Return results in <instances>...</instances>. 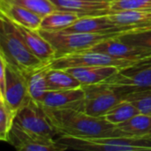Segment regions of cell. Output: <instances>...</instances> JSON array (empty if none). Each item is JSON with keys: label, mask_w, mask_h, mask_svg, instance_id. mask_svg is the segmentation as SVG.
<instances>
[{"label": "cell", "mask_w": 151, "mask_h": 151, "mask_svg": "<svg viewBox=\"0 0 151 151\" xmlns=\"http://www.w3.org/2000/svg\"><path fill=\"white\" fill-rule=\"evenodd\" d=\"M45 111L60 135L78 138L130 137L104 117L91 116L83 111L73 109Z\"/></svg>", "instance_id": "cell-1"}, {"label": "cell", "mask_w": 151, "mask_h": 151, "mask_svg": "<svg viewBox=\"0 0 151 151\" xmlns=\"http://www.w3.org/2000/svg\"><path fill=\"white\" fill-rule=\"evenodd\" d=\"M0 54L9 64L25 73L48 64L31 51L13 22L3 13L0 17Z\"/></svg>", "instance_id": "cell-2"}, {"label": "cell", "mask_w": 151, "mask_h": 151, "mask_svg": "<svg viewBox=\"0 0 151 151\" xmlns=\"http://www.w3.org/2000/svg\"><path fill=\"white\" fill-rule=\"evenodd\" d=\"M58 142L68 150L98 151H151V138L102 137L78 138L59 135Z\"/></svg>", "instance_id": "cell-3"}, {"label": "cell", "mask_w": 151, "mask_h": 151, "mask_svg": "<svg viewBox=\"0 0 151 151\" xmlns=\"http://www.w3.org/2000/svg\"><path fill=\"white\" fill-rule=\"evenodd\" d=\"M43 38H45L55 50V58L90 50L97 43L111 38H115L122 34H89L80 32L56 31L50 32L38 29Z\"/></svg>", "instance_id": "cell-4"}, {"label": "cell", "mask_w": 151, "mask_h": 151, "mask_svg": "<svg viewBox=\"0 0 151 151\" xmlns=\"http://www.w3.org/2000/svg\"><path fill=\"white\" fill-rule=\"evenodd\" d=\"M124 96L128 94L151 88V58L136 65L119 70L104 81Z\"/></svg>", "instance_id": "cell-5"}, {"label": "cell", "mask_w": 151, "mask_h": 151, "mask_svg": "<svg viewBox=\"0 0 151 151\" xmlns=\"http://www.w3.org/2000/svg\"><path fill=\"white\" fill-rule=\"evenodd\" d=\"M139 62L141 61L121 59L103 52L87 50L54 58L50 62V65L56 69H68L78 66H115L124 69Z\"/></svg>", "instance_id": "cell-6"}, {"label": "cell", "mask_w": 151, "mask_h": 151, "mask_svg": "<svg viewBox=\"0 0 151 151\" xmlns=\"http://www.w3.org/2000/svg\"><path fill=\"white\" fill-rule=\"evenodd\" d=\"M14 123L25 131L34 134L52 139L60 135L51 123L43 106L32 98L18 111Z\"/></svg>", "instance_id": "cell-7"}, {"label": "cell", "mask_w": 151, "mask_h": 151, "mask_svg": "<svg viewBox=\"0 0 151 151\" xmlns=\"http://www.w3.org/2000/svg\"><path fill=\"white\" fill-rule=\"evenodd\" d=\"M82 88L85 91L84 111L91 116L104 117L113 106L124 100L121 94L105 82Z\"/></svg>", "instance_id": "cell-8"}, {"label": "cell", "mask_w": 151, "mask_h": 151, "mask_svg": "<svg viewBox=\"0 0 151 151\" xmlns=\"http://www.w3.org/2000/svg\"><path fill=\"white\" fill-rule=\"evenodd\" d=\"M8 143L20 151H64L67 150V147L61 144L58 140L48 138L37 134L28 133L13 124L9 136Z\"/></svg>", "instance_id": "cell-9"}, {"label": "cell", "mask_w": 151, "mask_h": 151, "mask_svg": "<svg viewBox=\"0 0 151 151\" xmlns=\"http://www.w3.org/2000/svg\"><path fill=\"white\" fill-rule=\"evenodd\" d=\"M0 96L4 99L9 107L15 111H18L31 99L28 92L26 73L7 62L5 88Z\"/></svg>", "instance_id": "cell-10"}, {"label": "cell", "mask_w": 151, "mask_h": 151, "mask_svg": "<svg viewBox=\"0 0 151 151\" xmlns=\"http://www.w3.org/2000/svg\"><path fill=\"white\" fill-rule=\"evenodd\" d=\"M133 30H138L133 27H122L117 25L108 15L83 17L67 27L65 32H80L89 34H124Z\"/></svg>", "instance_id": "cell-11"}, {"label": "cell", "mask_w": 151, "mask_h": 151, "mask_svg": "<svg viewBox=\"0 0 151 151\" xmlns=\"http://www.w3.org/2000/svg\"><path fill=\"white\" fill-rule=\"evenodd\" d=\"M93 51H99L111 57L133 61H142L151 58V50L133 46L120 41L118 37L104 40L90 49Z\"/></svg>", "instance_id": "cell-12"}, {"label": "cell", "mask_w": 151, "mask_h": 151, "mask_svg": "<svg viewBox=\"0 0 151 151\" xmlns=\"http://www.w3.org/2000/svg\"><path fill=\"white\" fill-rule=\"evenodd\" d=\"M85 91L81 87L61 90H49L41 104L45 109H73L84 111Z\"/></svg>", "instance_id": "cell-13"}, {"label": "cell", "mask_w": 151, "mask_h": 151, "mask_svg": "<svg viewBox=\"0 0 151 151\" xmlns=\"http://www.w3.org/2000/svg\"><path fill=\"white\" fill-rule=\"evenodd\" d=\"M57 10L76 13L81 17L108 15L111 12L110 1L105 0H50Z\"/></svg>", "instance_id": "cell-14"}, {"label": "cell", "mask_w": 151, "mask_h": 151, "mask_svg": "<svg viewBox=\"0 0 151 151\" xmlns=\"http://www.w3.org/2000/svg\"><path fill=\"white\" fill-rule=\"evenodd\" d=\"M13 24L28 48L43 63H50L55 58V50L50 42L42 36L39 30L32 29L15 22H13Z\"/></svg>", "instance_id": "cell-15"}, {"label": "cell", "mask_w": 151, "mask_h": 151, "mask_svg": "<svg viewBox=\"0 0 151 151\" xmlns=\"http://www.w3.org/2000/svg\"><path fill=\"white\" fill-rule=\"evenodd\" d=\"M73 75L82 86L104 82L120 70L115 66H78L65 69Z\"/></svg>", "instance_id": "cell-16"}, {"label": "cell", "mask_w": 151, "mask_h": 151, "mask_svg": "<svg viewBox=\"0 0 151 151\" xmlns=\"http://www.w3.org/2000/svg\"><path fill=\"white\" fill-rule=\"evenodd\" d=\"M111 19L119 26L136 29L151 27V10H127L111 12Z\"/></svg>", "instance_id": "cell-17"}, {"label": "cell", "mask_w": 151, "mask_h": 151, "mask_svg": "<svg viewBox=\"0 0 151 151\" xmlns=\"http://www.w3.org/2000/svg\"><path fill=\"white\" fill-rule=\"evenodd\" d=\"M0 11L12 21L21 26L36 30L41 27L42 17L21 6L12 4H0Z\"/></svg>", "instance_id": "cell-18"}, {"label": "cell", "mask_w": 151, "mask_h": 151, "mask_svg": "<svg viewBox=\"0 0 151 151\" xmlns=\"http://www.w3.org/2000/svg\"><path fill=\"white\" fill-rule=\"evenodd\" d=\"M50 68V63H48L26 73L29 96L34 101L39 104L42 102L49 91L47 85V73Z\"/></svg>", "instance_id": "cell-19"}, {"label": "cell", "mask_w": 151, "mask_h": 151, "mask_svg": "<svg viewBox=\"0 0 151 151\" xmlns=\"http://www.w3.org/2000/svg\"><path fill=\"white\" fill-rule=\"evenodd\" d=\"M81 18L82 17L73 12L56 10L42 18L39 29L50 32L62 31L72 26Z\"/></svg>", "instance_id": "cell-20"}, {"label": "cell", "mask_w": 151, "mask_h": 151, "mask_svg": "<svg viewBox=\"0 0 151 151\" xmlns=\"http://www.w3.org/2000/svg\"><path fill=\"white\" fill-rule=\"evenodd\" d=\"M118 127L130 137L151 138V115L139 113L127 121L119 124Z\"/></svg>", "instance_id": "cell-21"}, {"label": "cell", "mask_w": 151, "mask_h": 151, "mask_svg": "<svg viewBox=\"0 0 151 151\" xmlns=\"http://www.w3.org/2000/svg\"><path fill=\"white\" fill-rule=\"evenodd\" d=\"M49 90H61L81 87V83L65 69L50 68L47 73Z\"/></svg>", "instance_id": "cell-22"}, {"label": "cell", "mask_w": 151, "mask_h": 151, "mask_svg": "<svg viewBox=\"0 0 151 151\" xmlns=\"http://www.w3.org/2000/svg\"><path fill=\"white\" fill-rule=\"evenodd\" d=\"M139 113H141L140 111L134 104L127 100H123L119 104L113 106L104 115V118L111 124L118 126L119 124L127 121Z\"/></svg>", "instance_id": "cell-23"}, {"label": "cell", "mask_w": 151, "mask_h": 151, "mask_svg": "<svg viewBox=\"0 0 151 151\" xmlns=\"http://www.w3.org/2000/svg\"><path fill=\"white\" fill-rule=\"evenodd\" d=\"M0 4L19 5L40 15L42 18L57 10L50 0H0Z\"/></svg>", "instance_id": "cell-24"}, {"label": "cell", "mask_w": 151, "mask_h": 151, "mask_svg": "<svg viewBox=\"0 0 151 151\" xmlns=\"http://www.w3.org/2000/svg\"><path fill=\"white\" fill-rule=\"evenodd\" d=\"M119 39L133 46L151 50V27L124 33L119 36Z\"/></svg>", "instance_id": "cell-25"}, {"label": "cell", "mask_w": 151, "mask_h": 151, "mask_svg": "<svg viewBox=\"0 0 151 151\" xmlns=\"http://www.w3.org/2000/svg\"><path fill=\"white\" fill-rule=\"evenodd\" d=\"M16 112L13 111L6 104L4 99L0 96V140L8 141L10 131L14 124Z\"/></svg>", "instance_id": "cell-26"}, {"label": "cell", "mask_w": 151, "mask_h": 151, "mask_svg": "<svg viewBox=\"0 0 151 151\" xmlns=\"http://www.w3.org/2000/svg\"><path fill=\"white\" fill-rule=\"evenodd\" d=\"M124 100L134 104L141 113L151 115V88L128 94Z\"/></svg>", "instance_id": "cell-27"}, {"label": "cell", "mask_w": 151, "mask_h": 151, "mask_svg": "<svg viewBox=\"0 0 151 151\" xmlns=\"http://www.w3.org/2000/svg\"><path fill=\"white\" fill-rule=\"evenodd\" d=\"M111 12L127 10H151V0H114L111 4Z\"/></svg>", "instance_id": "cell-28"}, {"label": "cell", "mask_w": 151, "mask_h": 151, "mask_svg": "<svg viewBox=\"0 0 151 151\" xmlns=\"http://www.w3.org/2000/svg\"><path fill=\"white\" fill-rule=\"evenodd\" d=\"M0 62H1V73H0V94H3L5 88V77H6V65L7 61L5 58L0 54Z\"/></svg>", "instance_id": "cell-29"}, {"label": "cell", "mask_w": 151, "mask_h": 151, "mask_svg": "<svg viewBox=\"0 0 151 151\" xmlns=\"http://www.w3.org/2000/svg\"><path fill=\"white\" fill-rule=\"evenodd\" d=\"M105 1H110V2H112V1H114V0H105Z\"/></svg>", "instance_id": "cell-30"}]
</instances>
